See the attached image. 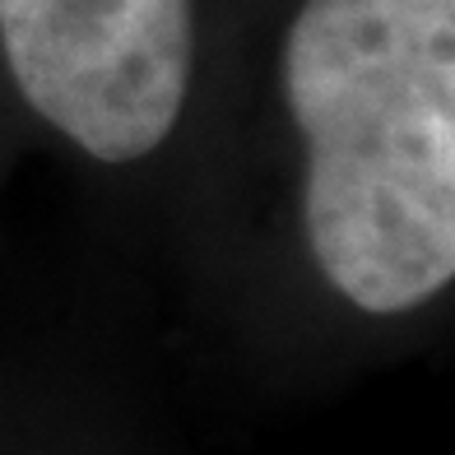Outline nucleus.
I'll use <instances>...</instances> for the list:
<instances>
[{
    "label": "nucleus",
    "instance_id": "f03ea898",
    "mask_svg": "<svg viewBox=\"0 0 455 455\" xmlns=\"http://www.w3.org/2000/svg\"><path fill=\"white\" fill-rule=\"evenodd\" d=\"M14 84L102 163L154 154L191 84V0H0Z\"/></svg>",
    "mask_w": 455,
    "mask_h": 455
},
{
    "label": "nucleus",
    "instance_id": "f257e3e1",
    "mask_svg": "<svg viewBox=\"0 0 455 455\" xmlns=\"http://www.w3.org/2000/svg\"><path fill=\"white\" fill-rule=\"evenodd\" d=\"M307 135V242L363 312L455 275V0H307L283 43Z\"/></svg>",
    "mask_w": 455,
    "mask_h": 455
}]
</instances>
